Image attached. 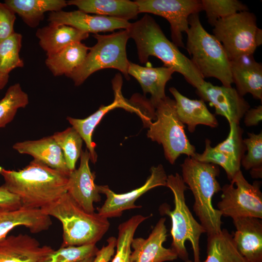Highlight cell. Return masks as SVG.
I'll use <instances>...</instances> for the list:
<instances>
[{
  "label": "cell",
  "mask_w": 262,
  "mask_h": 262,
  "mask_svg": "<svg viewBox=\"0 0 262 262\" xmlns=\"http://www.w3.org/2000/svg\"><path fill=\"white\" fill-rule=\"evenodd\" d=\"M4 185L20 199L23 207L41 209L67 192L68 176L33 160L18 170L0 166Z\"/></svg>",
  "instance_id": "obj_1"
},
{
  "label": "cell",
  "mask_w": 262,
  "mask_h": 262,
  "mask_svg": "<svg viewBox=\"0 0 262 262\" xmlns=\"http://www.w3.org/2000/svg\"><path fill=\"white\" fill-rule=\"evenodd\" d=\"M126 30L130 38L135 43L141 63L147 62L149 56H154L162 61L164 66L181 74L195 88L205 81L191 59L166 37L160 26L149 15L146 14L139 20L131 23Z\"/></svg>",
  "instance_id": "obj_2"
},
{
  "label": "cell",
  "mask_w": 262,
  "mask_h": 262,
  "mask_svg": "<svg viewBox=\"0 0 262 262\" xmlns=\"http://www.w3.org/2000/svg\"><path fill=\"white\" fill-rule=\"evenodd\" d=\"M41 209L61 222L63 233L61 247L96 245L110 227L108 218L98 213H87L67 192Z\"/></svg>",
  "instance_id": "obj_3"
},
{
  "label": "cell",
  "mask_w": 262,
  "mask_h": 262,
  "mask_svg": "<svg viewBox=\"0 0 262 262\" xmlns=\"http://www.w3.org/2000/svg\"><path fill=\"white\" fill-rule=\"evenodd\" d=\"M181 167L182 179L193 193V210L200 224L208 236L219 233L222 230V215L212 203L214 195L221 190L216 179L220 173L218 166L187 157Z\"/></svg>",
  "instance_id": "obj_4"
},
{
  "label": "cell",
  "mask_w": 262,
  "mask_h": 262,
  "mask_svg": "<svg viewBox=\"0 0 262 262\" xmlns=\"http://www.w3.org/2000/svg\"><path fill=\"white\" fill-rule=\"evenodd\" d=\"M188 23L186 49L194 65L204 79L215 78L223 85L231 86L230 61L222 44L205 30L198 13L191 15Z\"/></svg>",
  "instance_id": "obj_5"
},
{
  "label": "cell",
  "mask_w": 262,
  "mask_h": 262,
  "mask_svg": "<svg viewBox=\"0 0 262 262\" xmlns=\"http://www.w3.org/2000/svg\"><path fill=\"white\" fill-rule=\"evenodd\" d=\"M165 186L173 193L175 207L171 211L168 205L164 204L160 207V211L171 219V248L178 257L186 261L188 259V253L185 242L189 241L193 250L194 262H200L199 239L201 235L206 232L200 223L194 218L186 203L184 192L188 187L177 173L167 176Z\"/></svg>",
  "instance_id": "obj_6"
},
{
  "label": "cell",
  "mask_w": 262,
  "mask_h": 262,
  "mask_svg": "<svg viewBox=\"0 0 262 262\" xmlns=\"http://www.w3.org/2000/svg\"><path fill=\"white\" fill-rule=\"evenodd\" d=\"M93 36L97 40L96 44L90 48L83 63L67 77L78 86L98 70L114 68L129 80L130 61L126 53V45L130 38L128 31L121 30L109 34L96 33Z\"/></svg>",
  "instance_id": "obj_7"
},
{
  "label": "cell",
  "mask_w": 262,
  "mask_h": 262,
  "mask_svg": "<svg viewBox=\"0 0 262 262\" xmlns=\"http://www.w3.org/2000/svg\"><path fill=\"white\" fill-rule=\"evenodd\" d=\"M155 109L156 120L149 124L147 137L162 145L165 157L171 164L181 154L193 157L196 148L189 141L184 125L177 115L175 100L166 96Z\"/></svg>",
  "instance_id": "obj_8"
},
{
  "label": "cell",
  "mask_w": 262,
  "mask_h": 262,
  "mask_svg": "<svg viewBox=\"0 0 262 262\" xmlns=\"http://www.w3.org/2000/svg\"><path fill=\"white\" fill-rule=\"evenodd\" d=\"M213 35L223 45L230 61L253 55L262 43V30L255 15L248 11L237 13L218 20Z\"/></svg>",
  "instance_id": "obj_9"
},
{
  "label": "cell",
  "mask_w": 262,
  "mask_h": 262,
  "mask_svg": "<svg viewBox=\"0 0 262 262\" xmlns=\"http://www.w3.org/2000/svg\"><path fill=\"white\" fill-rule=\"evenodd\" d=\"M230 181V184L221 188V200L217 203V207L222 215L232 219L244 216L262 219L261 182L249 183L241 170Z\"/></svg>",
  "instance_id": "obj_10"
},
{
  "label": "cell",
  "mask_w": 262,
  "mask_h": 262,
  "mask_svg": "<svg viewBox=\"0 0 262 262\" xmlns=\"http://www.w3.org/2000/svg\"><path fill=\"white\" fill-rule=\"evenodd\" d=\"M139 13H150L165 18L170 26L172 42L184 48L183 33L189 29L188 18L202 11L199 0H136Z\"/></svg>",
  "instance_id": "obj_11"
},
{
  "label": "cell",
  "mask_w": 262,
  "mask_h": 262,
  "mask_svg": "<svg viewBox=\"0 0 262 262\" xmlns=\"http://www.w3.org/2000/svg\"><path fill=\"white\" fill-rule=\"evenodd\" d=\"M112 83L115 93V99L112 103L107 106H101L96 112L84 119L66 117L67 120L84 141L90 153V160L94 164L96 163L98 156L95 151L96 145L92 140L93 131L108 112L116 108H122L128 111L135 113L141 117L143 115V111L135 99L128 100L122 96L121 92L122 81L120 74L115 75Z\"/></svg>",
  "instance_id": "obj_12"
},
{
  "label": "cell",
  "mask_w": 262,
  "mask_h": 262,
  "mask_svg": "<svg viewBox=\"0 0 262 262\" xmlns=\"http://www.w3.org/2000/svg\"><path fill=\"white\" fill-rule=\"evenodd\" d=\"M167 178L163 166L159 164L151 167L150 175L142 186L126 193L116 194L107 185H98L99 194L106 196L102 206L97 208L98 213L107 218L117 217L126 210L142 207L135 204L136 200L151 189L166 186Z\"/></svg>",
  "instance_id": "obj_13"
},
{
  "label": "cell",
  "mask_w": 262,
  "mask_h": 262,
  "mask_svg": "<svg viewBox=\"0 0 262 262\" xmlns=\"http://www.w3.org/2000/svg\"><path fill=\"white\" fill-rule=\"evenodd\" d=\"M196 88L201 99L209 101L214 106L215 114L225 117L229 124L239 125L250 108L247 101L232 86L214 85L204 81Z\"/></svg>",
  "instance_id": "obj_14"
},
{
  "label": "cell",
  "mask_w": 262,
  "mask_h": 262,
  "mask_svg": "<svg viewBox=\"0 0 262 262\" xmlns=\"http://www.w3.org/2000/svg\"><path fill=\"white\" fill-rule=\"evenodd\" d=\"M79 168L71 171L68 176L67 192L85 212H95L94 203L101 200L98 185L94 182L95 173L89 165L90 155L87 149L82 151Z\"/></svg>",
  "instance_id": "obj_15"
},
{
  "label": "cell",
  "mask_w": 262,
  "mask_h": 262,
  "mask_svg": "<svg viewBox=\"0 0 262 262\" xmlns=\"http://www.w3.org/2000/svg\"><path fill=\"white\" fill-rule=\"evenodd\" d=\"M48 20L50 23L69 26L88 34L112 32L117 29L126 30L131 24L126 20L91 15L79 10L50 12Z\"/></svg>",
  "instance_id": "obj_16"
},
{
  "label": "cell",
  "mask_w": 262,
  "mask_h": 262,
  "mask_svg": "<svg viewBox=\"0 0 262 262\" xmlns=\"http://www.w3.org/2000/svg\"><path fill=\"white\" fill-rule=\"evenodd\" d=\"M165 221V218H160L147 238L132 239L131 247L133 251L131 255L132 262H164L178 258L173 249L163 246L167 236Z\"/></svg>",
  "instance_id": "obj_17"
},
{
  "label": "cell",
  "mask_w": 262,
  "mask_h": 262,
  "mask_svg": "<svg viewBox=\"0 0 262 262\" xmlns=\"http://www.w3.org/2000/svg\"><path fill=\"white\" fill-rule=\"evenodd\" d=\"M261 219L251 216L232 219L236 229L232 235L233 241L239 252L248 262H262Z\"/></svg>",
  "instance_id": "obj_18"
},
{
  "label": "cell",
  "mask_w": 262,
  "mask_h": 262,
  "mask_svg": "<svg viewBox=\"0 0 262 262\" xmlns=\"http://www.w3.org/2000/svg\"><path fill=\"white\" fill-rule=\"evenodd\" d=\"M50 217L41 209L0 207V241L18 226L25 227L32 233L48 230L52 225Z\"/></svg>",
  "instance_id": "obj_19"
},
{
  "label": "cell",
  "mask_w": 262,
  "mask_h": 262,
  "mask_svg": "<svg viewBox=\"0 0 262 262\" xmlns=\"http://www.w3.org/2000/svg\"><path fill=\"white\" fill-rule=\"evenodd\" d=\"M53 250L27 234L11 235L0 241V262H38Z\"/></svg>",
  "instance_id": "obj_20"
},
{
  "label": "cell",
  "mask_w": 262,
  "mask_h": 262,
  "mask_svg": "<svg viewBox=\"0 0 262 262\" xmlns=\"http://www.w3.org/2000/svg\"><path fill=\"white\" fill-rule=\"evenodd\" d=\"M230 71L236 89L243 97L249 93L256 99L262 100V65L253 55L230 61Z\"/></svg>",
  "instance_id": "obj_21"
},
{
  "label": "cell",
  "mask_w": 262,
  "mask_h": 262,
  "mask_svg": "<svg viewBox=\"0 0 262 262\" xmlns=\"http://www.w3.org/2000/svg\"><path fill=\"white\" fill-rule=\"evenodd\" d=\"M13 148L20 154L30 155L33 160L68 176L71 172L67 167L60 147L52 135L36 140L16 142L14 144Z\"/></svg>",
  "instance_id": "obj_22"
},
{
  "label": "cell",
  "mask_w": 262,
  "mask_h": 262,
  "mask_svg": "<svg viewBox=\"0 0 262 262\" xmlns=\"http://www.w3.org/2000/svg\"><path fill=\"white\" fill-rule=\"evenodd\" d=\"M174 72L172 69L165 66H142L131 62L128 67L129 75L138 81L144 94H150L149 101L155 108L166 97L165 87Z\"/></svg>",
  "instance_id": "obj_23"
},
{
  "label": "cell",
  "mask_w": 262,
  "mask_h": 262,
  "mask_svg": "<svg viewBox=\"0 0 262 262\" xmlns=\"http://www.w3.org/2000/svg\"><path fill=\"white\" fill-rule=\"evenodd\" d=\"M175 98L177 115L183 124H186L189 132H193L198 125L216 128L218 122L202 99H191L182 95L175 87L169 88Z\"/></svg>",
  "instance_id": "obj_24"
},
{
  "label": "cell",
  "mask_w": 262,
  "mask_h": 262,
  "mask_svg": "<svg viewBox=\"0 0 262 262\" xmlns=\"http://www.w3.org/2000/svg\"><path fill=\"white\" fill-rule=\"evenodd\" d=\"M39 44L47 56L58 52L69 44L81 42L89 37V34L74 27L49 22L35 33Z\"/></svg>",
  "instance_id": "obj_25"
},
{
  "label": "cell",
  "mask_w": 262,
  "mask_h": 262,
  "mask_svg": "<svg viewBox=\"0 0 262 262\" xmlns=\"http://www.w3.org/2000/svg\"><path fill=\"white\" fill-rule=\"evenodd\" d=\"M67 5H74L87 14L110 16L129 21L139 14L135 1L129 0H69Z\"/></svg>",
  "instance_id": "obj_26"
},
{
  "label": "cell",
  "mask_w": 262,
  "mask_h": 262,
  "mask_svg": "<svg viewBox=\"0 0 262 262\" xmlns=\"http://www.w3.org/2000/svg\"><path fill=\"white\" fill-rule=\"evenodd\" d=\"M4 2L29 27L38 26L47 12H58L67 6L65 0H5Z\"/></svg>",
  "instance_id": "obj_27"
},
{
  "label": "cell",
  "mask_w": 262,
  "mask_h": 262,
  "mask_svg": "<svg viewBox=\"0 0 262 262\" xmlns=\"http://www.w3.org/2000/svg\"><path fill=\"white\" fill-rule=\"evenodd\" d=\"M89 49L81 42H73L47 56L45 64L54 76L68 77L83 63Z\"/></svg>",
  "instance_id": "obj_28"
},
{
  "label": "cell",
  "mask_w": 262,
  "mask_h": 262,
  "mask_svg": "<svg viewBox=\"0 0 262 262\" xmlns=\"http://www.w3.org/2000/svg\"><path fill=\"white\" fill-rule=\"evenodd\" d=\"M204 262H248L237 249L226 229L208 236L207 256Z\"/></svg>",
  "instance_id": "obj_29"
},
{
  "label": "cell",
  "mask_w": 262,
  "mask_h": 262,
  "mask_svg": "<svg viewBox=\"0 0 262 262\" xmlns=\"http://www.w3.org/2000/svg\"><path fill=\"white\" fill-rule=\"evenodd\" d=\"M147 218L148 216L136 215L119 225L116 251L111 262H132L131 259L132 240L138 227Z\"/></svg>",
  "instance_id": "obj_30"
},
{
  "label": "cell",
  "mask_w": 262,
  "mask_h": 262,
  "mask_svg": "<svg viewBox=\"0 0 262 262\" xmlns=\"http://www.w3.org/2000/svg\"><path fill=\"white\" fill-rule=\"evenodd\" d=\"M29 104V97L19 83L10 86L0 100V129L4 128L14 118L19 108Z\"/></svg>",
  "instance_id": "obj_31"
},
{
  "label": "cell",
  "mask_w": 262,
  "mask_h": 262,
  "mask_svg": "<svg viewBox=\"0 0 262 262\" xmlns=\"http://www.w3.org/2000/svg\"><path fill=\"white\" fill-rule=\"evenodd\" d=\"M52 136L63 152L68 169L70 172L74 170L82 151L83 140L81 136L72 127L56 132Z\"/></svg>",
  "instance_id": "obj_32"
},
{
  "label": "cell",
  "mask_w": 262,
  "mask_h": 262,
  "mask_svg": "<svg viewBox=\"0 0 262 262\" xmlns=\"http://www.w3.org/2000/svg\"><path fill=\"white\" fill-rule=\"evenodd\" d=\"M22 35L14 32L0 42V72L8 74L16 68L24 67V63L20 57Z\"/></svg>",
  "instance_id": "obj_33"
},
{
  "label": "cell",
  "mask_w": 262,
  "mask_h": 262,
  "mask_svg": "<svg viewBox=\"0 0 262 262\" xmlns=\"http://www.w3.org/2000/svg\"><path fill=\"white\" fill-rule=\"evenodd\" d=\"M200 2L202 11L205 12L208 22L212 26L220 19L248 11V7L238 0H201Z\"/></svg>",
  "instance_id": "obj_34"
},
{
  "label": "cell",
  "mask_w": 262,
  "mask_h": 262,
  "mask_svg": "<svg viewBox=\"0 0 262 262\" xmlns=\"http://www.w3.org/2000/svg\"><path fill=\"white\" fill-rule=\"evenodd\" d=\"M248 137L244 139L247 153L243 156L241 165L246 170H250L252 178L262 176V132L258 134L247 133Z\"/></svg>",
  "instance_id": "obj_35"
},
{
  "label": "cell",
  "mask_w": 262,
  "mask_h": 262,
  "mask_svg": "<svg viewBox=\"0 0 262 262\" xmlns=\"http://www.w3.org/2000/svg\"><path fill=\"white\" fill-rule=\"evenodd\" d=\"M98 250L96 245L61 247L44 256L38 262H78L95 256Z\"/></svg>",
  "instance_id": "obj_36"
},
{
  "label": "cell",
  "mask_w": 262,
  "mask_h": 262,
  "mask_svg": "<svg viewBox=\"0 0 262 262\" xmlns=\"http://www.w3.org/2000/svg\"><path fill=\"white\" fill-rule=\"evenodd\" d=\"M197 161L211 163L221 166L226 171L227 177L231 180L240 170L241 164L211 146V141L205 140L204 151L202 153H196L192 157Z\"/></svg>",
  "instance_id": "obj_37"
},
{
  "label": "cell",
  "mask_w": 262,
  "mask_h": 262,
  "mask_svg": "<svg viewBox=\"0 0 262 262\" xmlns=\"http://www.w3.org/2000/svg\"><path fill=\"white\" fill-rule=\"evenodd\" d=\"M229 125V131L228 137L214 147L241 164L246 151L242 136L243 130L237 124L232 123Z\"/></svg>",
  "instance_id": "obj_38"
},
{
  "label": "cell",
  "mask_w": 262,
  "mask_h": 262,
  "mask_svg": "<svg viewBox=\"0 0 262 262\" xmlns=\"http://www.w3.org/2000/svg\"><path fill=\"white\" fill-rule=\"evenodd\" d=\"M15 13L4 2H0V42L14 32Z\"/></svg>",
  "instance_id": "obj_39"
},
{
  "label": "cell",
  "mask_w": 262,
  "mask_h": 262,
  "mask_svg": "<svg viewBox=\"0 0 262 262\" xmlns=\"http://www.w3.org/2000/svg\"><path fill=\"white\" fill-rule=\"evenodd\" d=\"M116 242L115 237H110L107 240V245L98 250L92 262H109L115 254Z\"/></svg>",
  "instance_id": "obj_40"
},
{
  "label": "cell",
  "mask_w": 262,
  "mask_h": 262,
  "mask_svg": "<svg viewBox=\"0 0 262 262\" xmlns=\"http://www.w3.org/2000/svg\"><path fill=\"white\" fill-rule=\"evenodd\" d=\"M22 207L19 198L10 192L4 184L0 186V207L19 208Z\"/></svg>",
  "instance_id": "obj_41"
},
{
  "label": "cell",
  "mask_w": 262,
  "mask_h": 262,
  "mask_svg": "<svg viewBox=\"0 0 262 262\" xmlns=\"http://www.w3.org/2000/svg\"><path fill=\"white\" fill-rule=\"evenodd\" d=\"M244 123L247 127L257 126L262 120V105L249 108L244 115Z\"/></svg>",
  "instance_id": "obj_42"
},
{
  "label": "cell",
  "mask_w": 262,
  "mask_h": 262,
  "mask_svg": "<svg viewBox=\"0 0 262 262\" xmlns=\"http://www.w3.org/2000/svg\"><path fill=\"white\" fill-rule=\"evenodd\" d=\"M9 78V74L0 72V90L2 89L7 84Z\"/></svg>",
  "instance_id": "obj_43"
},
{
  "label": "cell",
  "mask_w": 262,
  "mask_h": 262,
  "mask_svg": "<svg viewBox=\"0 0 262 262\" xmlns=\"http://www.w3.org/2000/svg\"><path fill=\"white\" fill-rule=\"evenodd\" d=\"M95 256L90 257L78 262H92L95 258Z\"/></svg>",
  "instance_id": "obj_44"
},
{
  "label": "cell",
  "mask_w": 262,
  "mask_h": 262,
  "mask_svg": "<svg viewBox=\"0 0 262 262\" xmlns=\"http://www.w3.org/2000/svg\"><path fill=\"white\" fill-rule=\"evenodd\" d=\"M184 262H193L192 261L189 260L188 259V260L185 261Z\"/></svg>",
  "instance_id": "obj_45"
}]
</instances>
